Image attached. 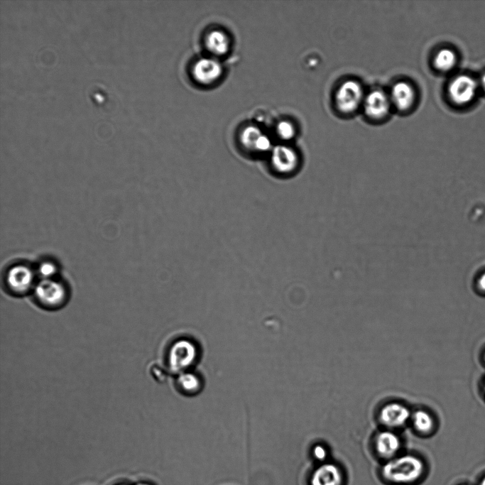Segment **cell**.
Masks as SVG:
<instances>
[{"label": "cell", "instance_id": "6da1fadb", "mask_svg": "<svg viewBox=\"0 0 485 485\" xmlns=\"http://www.w3.org/2000/svg\"><path fill=\"white\" fill-rule=\"evenodd\" d=\"M427 469V463L420 456L404 453L382 462L378 474L386 485H417L425 478Z\"/></svg>", "mask_w": 485, "mask_h": 485}, {"label": "cell", "instance_id": "7a4b0ae2", "mask_svg": "<svg viewBox=\"0 0 485 485\" xmlns=\"http://www.w3.org/2000/svg\"><path fill=\"white\" fill-rule=\"evenodd\" d=\"M33 294L36 303L48 310L62 307L68 298L65 285L54 278L41 280L36 284Z\"/></svg>", "mask_w": 485, "mask_h": 485}, {"label": "cell", "instance_id": "3957f363", "mask_svg": "<svg viewBox=\"0 0 485 485\" xmlns=\"http://www.w3.org/2000/svg\"><path fill=\"white\" fill-rule=\"evenodd\" d=\"M270 163L275 173L280 176L289 177L298 172L300 160L298 154L293 148L280 144L272 148Z\"/></svg>", "mask_w": 485, "mask_h": 485}, {"label": "cell", "instance_id": "277c9868", "mask_svg": "<svg viewBox=\"0 0 485 485\" xmlns=\"http://www.w3.org/2000/svg\"><path fill=\"white\" fill-rule=\"evenodd\" d=\"M347 474L337 462L327 460L318 463L311 471L308 485H346Z\"/></svg>", "mask_w": 485, "mask_h": 485}, {"label": "cell", "instance_id": "5b68a950", "mask_svg": "<svg viewBox=\"0 0 485 485\" xmlns=\"http://www.w3.org/2000/svg\"><path fill=\"white\" fill-rule=\"evenodd\" d=\"M35 273L28 266L16 264L10 267L5 274V284L13 295H23L35 287Z\"/></svg>", "mask_w": 485, "mask_h": 485}, {"label": "cell", "instance_id": "8992f818", "mask_svg": "<svg viewBox=\"0 0 485 485\" xmlns=\"http://www.w3.org/2000/svg\"><path fill=\"white\" fill-rule=\"evenodd\" d=\"M363 99V89L359 83L354 80L344 82L338 89L335 101L338 109L344 113L354 111Z\"/></svg>", "mask_w": 485, "mask_h": 485}, {"label": "cell", "instance_id": "52a82bcc", "mask_svg": "<svg viewBox=\"0 0 485 485\" xmlns=\"http://www.w3.org/2000/svg\"><path fill=\"white\" fill-rule=\"evenodd\" d=\"M222 66L216 59L204 58L198 60L193 65L192 75L200 85H209L215 82L222 74Z\"/></svg>", "mask_w": 485, "mask_h": 485}, {"label": "cell", "instance_id": "ba28073f", "mask_svg": "<svg viewBox=\"0 0 485 485\" xmlns=\"http://www.w3.org/2000/svg\"><path fill=\"white\" fill-rule=\"evenodd\" d=\"M240 141L245 149L256 153H265L272 149L269 137L255 126L244 129L240 135Z\"/></svg>", "mask_w": 485, "mask_h": 485}, {"label": "cell", "instance_id": "9c48e42d", "mask_svg": "<svg viewBox=\"0 0 485 485\" xmlns=\"http://www.w3.org/2000/svg\"><path fill=\"white\" fill-rule=\"evenodd\" d=\"M401 442L393 432L383 431L379 432L374 440V452L381 463L388 461L400 454Z\"/></svg>", "mask_w": 485, "mask_h": 485}, {"label": "cell", "instance_id": "30bf717a", "mask_svg": "<svg viewBox=\"0 0 485 485\" xmlns=\"http://www.w3.org/2000/svg\"><path fill=\"white\" fill-rule=\"evenodd\" d=\"M476 83L474 79L467 75H459L449 85V94L457 104H463L470 102L476 91Z\"/></svg>", "mask_w": 485, "mask_h": 485}, {"label": "cell", "instance_id": "8fae6325", "mask_svg": "<svg viewBox=\"0 0 485 485\" xmlns=\"http://www.w3.org/2000/svg\"><path fill=\"white\" fill-rule=\"evenodd\" d=\"M390 107V101L386 94L381 90H374L369 93L364 101V109L366 114L374 119L385 116Z\"/></svg>", "mask_w": 485, "mask_h": 485}, {"label": "cell", "instance_id": "7c38bea8", "mask_svg": "<svg viewBox=\"0 0 485 485\" xmlns=\"http://www.w3.org/2000/svg\"><path fill=\"white\" fill-rule=\"evenodd\" d=\"M410 416L408 408L401 404L393 403L384 406L381 411V420L390 427L403 425Z\"/></svg>", "mask_w": 485, "mask_h": 485}, {"label": "cell", "instance_id": "4fadbf2b", "mask_svg": "<svg viewBox=\"0 0 485 485\" xmlns=\"http://www.w3.org/2000/svg\"><path fill=\"white\" fill-rule=\"evenodd\" d=\"M391 99L398 109H408L412 106L415 99L414 89L406 82H398L392 88Z\"/></svg>", "mask_w": 485, "mask_h": 485}, {"label": "cell", "instance_id": "5bb4252c", "mask_svg": "<svg viewBox=\"0 0 485 485\" xmlns=\"http://www.w3.org/2000/svg\"><path fill=\"white\" fill-rule=\"evenodd\" d=\"M205 45L211 53L217 56H222L229 51L230 40L224 32L214 30L206 36Z\"/></svg>", "mask_w": 485, "mask_h": 485}, {"label": "cell", "instance_id": "9a60e30c", "mask_svg": "<svg viewBox=\"0 0 485 485\" xmlns=\"http://www.w3.org/2000/svg\"><path fill=\"white\" fill-rule=\"evenodd\" d=\"M456 62V55L452 50L449 49L441 50L435 56V67L442 71H447L454 65Z\"/></svg>", "mask_w": 485, "mask_h": 485}, {"label": "cell", "instance_id": "2e32d148", "mask_svg": "<svg viewBox=\"0 0 485 485\" xmlns=\"http://www.w3.org/2000/svg\"><path fill=\"white\" fill-rule=\"evenodd\" d=\"M413 423L415 428L422 433L431 432L434 425L430 415L423 410H418L414 414Z\"/></svg>", "mask_w": 485, "mask_h": 485}, {"label": "cell", "instance_id": "e0dca14e", "mask_svg": "<svg viewBox=\"0 0 485 485\" xmlns=\"http://www.w3.org/2000/svg\"><path fill=\"white\" fill-rule=\"evenodd\" d=\"M276 133L280 139L288 141L293 138L295 129L290 122L281 121L276 126Z\"/></svg>", "mask_w": 485, "mask_h": 485}, {"label": "cell", "instance_id": "ac0fdd59", "mask_svg": "<svg viewBox=\"0 0 485 485\" xmlns=\"http://www.w3.org/2000/svg\"><path fill=\"white\" fill-rule=\"evenodd\" d=\"M56 272V265L50 261L40 263L37 269V273L40 276L41 280L53 278Z\"/></svg>", "mask_w": 485, "mask_h": 485}, {"label": "cell", "instance_id": "d6986e66", "mask_svg": "<svg viewBox=\"0 0 485 485\" xmlns=\"http://www.w3.org/2000/svg\"><path fill=\"white\" fill-rule=\"evenodd\" d=\"M313 458L316 460L317 464L326 462L328 459V451L322 445H317L314 446L312 451Z\"/></svg>", "mask_w": 485, "mask_h": 485}, {"label": "cell", "instance_id": "ffe728a7", "mask_svg": "<svg viewBox=\"0 0 485 485\" xmlns=\"http://www.w3.org/2000/svg\"><path fill=\"white\" fill-rule=\"evenodd\" d=\"M180 383L181 386L187 391H194L198 384L196 378L191 374L183 375V376L180 378Z\"/></svg>", "mask_w": 485, "mask_h": 485}, {"label": "cell", "instance_id": "44dd1931", "mask_svg": "<svg viewBox=\"0 0 485 485\" xmlns=\"http://www.w3.org/2000/svg\"><path fill=\"white\" fill-rule=\"evenodd\" d=\"M477 289L481 294L485 295V272L482 273L476 282Z\"/></svg>", "mask_w": 485, "mask_h": 485}, {"label": "cell", "instance_id": "7402d4cb", "mask_svg": "<svg viewBox=\"0 0 485 485\" xmlns=\"http://www.w3.org/2000/svg\"><path fill=\"white\" fill-rule=\"evenodd\" d=\"M481 85H482L484 89H485V75H484L482 78H481Z\"/></svg>", "mask_w": 485, "mask_h": 485}, {"label": "cell", "instance_id": "603a6c76", "mask_svg": "<svg viewBox=\"0 0 485 485\" xmlns=\"http://www.w3.org/2000/svg\"><path fill=\"white\" fill-rule=\"evenodd\" d=\"M479 485H485V476L481 479Z\"/></svg>", "mask_w": 485, "mask_h": 485}, {"label": "cell", "instance_id": "cb8c5ba5", "mask_svg": "<svg viewBox=\"0 0 485 485\" xmlns=\"http://www.w3.org/2000/svg\"><path fill=\"white\" fill-rule=\"evenodd\" d=\"M482 388H483V393H484V397H485V379H484V382H483Z\"/></svg>", "mask_w": 485, "mask_h": 485}, {"label": "cell", "instance_id": "d4e9b609", "mask_svg": "<svg viewBox=\"0 0 485 485\" xmlns=\"http://www.w3.org/2000/svg\"><path fill=\"white\" fill-rule=\"evenodd\" d=\"M136 485H151V484L146 483V482H140V483H138Z\"/></svg>", "mask_w": 485, "mask_h": 485}, {"label": "cell", "instance_id": "484cf974", "mask_svg": "<svg viewBox=\"0 0 485 485\" xmlns=\"http://www.w3.org/2000/svg\"><path fill=\"white\" fill-rule=\"evenodd\" d=\"M483 359H484V364H485V352H484V355H483Z\"/></svg>", "mask_w": 485, "mask_h": 485}, {"label": "cell", "instance_id": "4316f807", "mask_svg": "<svg viewBox=\"0 0 485 485\" xmlns=\"http://www.w3.org/2000/svg\"><path fill=\"white\" fill-rule=\"evenodd\" d=\"M121 485H124V484H121Z\"/></svg>", "mask_w": 485, "mask_h": 485}]
</instances>
